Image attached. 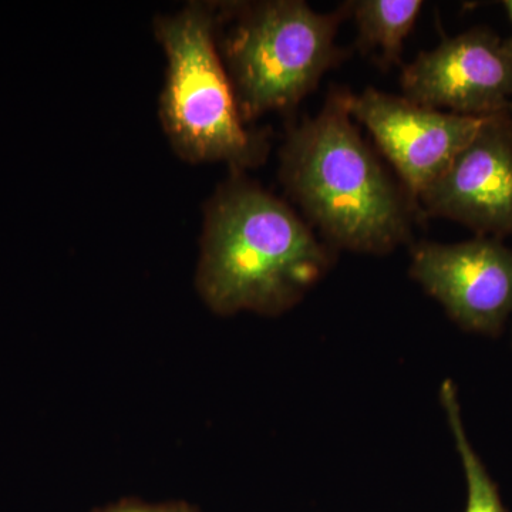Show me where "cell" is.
<instances>
[{
    "label": "cell",
    "mask_w": 512,
    "mask_h": 512,
    "mask_svg": "<svg viewBox=\"0 0 512 512\" xmlns=\"http://www.w3.org/2000/svg\"><path fill=\"white\" fill-rule=\"evenodd\" d=\"M404 97L460 116L504 114L512 97V42L488 30L447 37L402 74Z\"/></svg>",
    "instance_id": "cell-6"
},
{
    "label": "cell",
    "mask_w": 512,
    "mask_h": 512,
    "mask_svg": "<svg viewBox=\"0 0 512 512\" xmlns=\"http://www.w3.org/2000/svg\"><path fill=\"white\" fill-rule=\"evenodd\" d=\"M218 18L215 6L192 2L156 19L154 32L168 60L161 123L175 153L190 163L254 167L264 160L265 140L244 127L215 43Z\"/></svg>",
    "instance_id": "cell-3"
},
{
    "label": "cell",
    "mask_w": 512,
    "mask_h": 512,
    "mask_svg": "<svg viewBox=\"0 0 512 512\" xmlns=\"http://www.w3.org/2000/svg\"><path fill=\"white\" fill-rule=\"evenodd\" d=\"M332 255L274 195L242 178L205 208L195 285L217 315H281L326 274Z\"/></svg>",
    "instance_id": "cell-1"
},
{
    "label": "cell",
    "mask_w": 512,
    "mask_h": 512,
    "mask_svg": "<svg viewBox=\"0 0 512 512\" xmlns=\"http://www.w3.org/2000/svg\"><path fill=\"white\" fill-rule=\"evenodd\" d=\"M441 404L446 412L448 426L453 433L454 443L460 454L467 483V504L464 512H507L500 491L488 474L481 458L468 440L461 419L457 387L451 380H444L440 389Z\"/></svg>",
    "instance_id": "cell-10"
},
{
    "label": "cell",
    "mask_w": 512,
    "mask_h": 512,
    "mask_svg": "<svg viewBox=\"0 0 512 512\" xmlns=\"http://www.w3.org/2000/svg\"><path fill=\"white\" fill-rule=\"evenodd\" d=\"M92 512H202L197 505L184 500L147 503L140 498H121L117 503L104 505Z\"/></svg>",
    "instance_id": "cell-11"
},
{
    "label": "cell",
    "mask_w": 512,
    "mask_h": 512,
    "mask_svg": "<svg viewBox=\"0 0 512 512\" xmlns=\"http://www.w3.org/2000/svg\"><path fill=\"white\" fill-rule=\"evenodd\" d=\"M417 200L433 217L480 234L512 235V136L504 114L495 116Z\"/></svg>",
    "instance_id": "cell-8"
},
{
    "label": "cell",
    "mask_w": 512,
    "mask_h": 512,
    "mask_svg": "<svg viewBox=\"0 0 512 512\" xmlns=\"http://www.w3.org/2000/svg\"><path fill=\"white\" fill-rule=\"evenodd\" d=\"M349 109L375 137L414 198L436 183L495 117L444 113L375 89L349 94Z\"/></svg>",
    "instance_id": "cell-5"
},
{
    "label": "cell",
    "mask_w": 512,
    "mask_h": 512,
    "mask_svg": "<svg viewBox=\"0 0 512 512\" xmlns=\"http://www.w3.org/2000/svg\"><path fill=\"white\" fill-rule=\"evenodd\" d=\"M410 275L461 328L497 335L512 313V249L498 239L421 242Z\"/></svg>",
    "instance_id": "cell-7"
},
{
    "label": "cell",
    "mask_w": 512,
    "mask_h": 512,
    "mask_svg": "<svg viewBox=\"0 0 512 512\" xmlns=\"http://www.w3.org/2000/svg\"><path fill=\"white\" fill-rule=\"evenodd\" d=\"M350 119L349 94H332L289 136L282 180L330 244L386 254L409 239V207Z\"/></svg>",
    "instance_id": "cell-2"
},
{
    "label": "cell",
    "mask_w": 512,
    "mask_h": 512,
    "mask_svg": "<svg viewBox=\"0 0 512 512\" xmlns=\"http://www.w3.org/2000/svg\"><path fill=\"white\" fill-rule=\"evenodd\" d=\"M420 0H362L352 5L359 46L365 52L380 50L383 63H400L403 42L416 23Z\"/></svg>",
    "instance_id": "cell-9"
},
{
    "label": "cell",
    "mask_w": 512,
    "mask_h": 512,
    "mask_svg": "<svg viewBox=\"0 0 512 512\" xmlns=\"http://www.w3.org/2000/svg\"><path fill=\"white\" fill-rule=\"evenodd\" d=\"M340 13L320 15L299 0L249 6L224 45L242 120L286 110L311 93L338 60Z\"/></svg>",
    "instance_id": "cell-4"
},
{
    "label": "cell",
    "mask_w": 512,
    "mask_h": 512,
    "mask_svg": "<svg viewBox=\"0 0 512 512\" xmlns=\"http://www.w3.org/2000/svg\"><path fill=\"white\" fill-rule=\"evenodd\" d=\"M508 126H510L511 136H512V117L511 120H508Z\"/></svg>",
    "instance_id": "cell-12"
}]
</instances>
